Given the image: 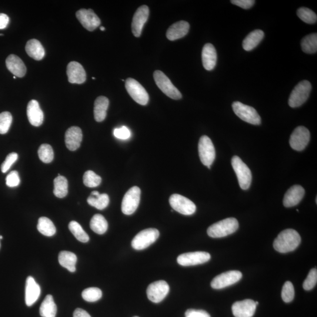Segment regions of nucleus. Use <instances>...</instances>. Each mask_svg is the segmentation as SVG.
Instances as JSON below:
<instances>
[{
    "label": "nucleus",
    "instance_id": "nucleus-56",
    "mask_svg": "<svg viewBox=\"0 0 317 317\" xmlns=\"http://www.w3.org/2000/svg\"><path fill=\"white\" fill-rule=\"evenodd\" d=\"M2 35H3V34H0V36H2Z\"/></svg>",
    "mask_w": 317,
    "mask_h": 317
},
{
    "label": "nucleus",
    "instance_id": "nucleus-3",
    "mask_svg": "<svg viewBox=\"0 0 317 317\" xmlns=\"http://www.w3.org/2000/svg\"><path fill=\"white\" fill-rule=\"evenodd\" d=\"M312 84L308 81H303L296 86L290 94L289 104L290 107L298 108L308 99L312 91Z\"/></svg>",
    "mask_w": 317,
    "mask_h": 317
},
{
    "label": "nucleus",
    "instance_id": "nucleus-38",
    "mask_svg": "<svg viewBox=\"0 0 317 317\" xmlns=\"http://www.w3.org/2000/svg\"><path fill=\"white\" fill-rule=\"evenodd\" d=\"M38 154L39 159L45 163H51L54 159V151L51 146L48 144H42L40 146Z\"/></svg>",
    "mask_w": 317,
    "mask_h": 317
},
{
    "label": "nucleus",
    "instance_id": "nucleus-22",
    "mask_svg": "<svg viewBox=\"0 0 317 317\" xmlns=\"http://www.w3.org/2000/svg\"><path fill=\"white\" fill-rule=\"evenodd\" d=\"M26 113L30 123L34 126H39L44 121V113L36 100H31L28 103Z\"/></svg>",
    "mask_w": 317,
    "mask_h": 317
},
{
    "label": "nucleus",
    "instance_id": "nucleus-44",
    "mask_svg": "<svg viewBox=\"0 0 317 317\" xmlns=\"http://www.w3.org/2000/svg\"><path fill=\"white\" fill-rule=\"evenodd\" d=\"M317 283V270L313 269L310 270L308 278L303 283V288L306 291H310L316 286Z\"/></svg>",
    "mask_w": 317,
    "mask_h": 317
},
{
    "label": "nucleus",
    "instance_id": "nucleus-13",
    "mask_svg": "<svg viewBox=\"0 0 317 317\" xmlns=\"http://www.w3.org/2000/svg\"><path fill=\"white\" fill-rule=\"evenodd\" d=\"M169 292L168 284L163 280L151 284L147 289V296L150 301L159 303L165 299Z\"/></svg>",
    "mask_w": 317,
    "mask_h": 317
},
{
    "label": "nucleus",
    "instance_id": "nucleus-46",
    "mask_svg": "<svg viewBox=\"0 0 317 317\" xmlns=\"http://www.w3.org/2000/svg\"><path fill=\"white\" fill-rule=\"evenodd\" d=\"M20 183V179L18 172L12 171L6 178V185L9 188L18 186Z\"/></svg>",
    "mask_w": 317,
    "mask_h": 317
},
{
    "label": "nucleus",
    "instance_id": "nucleus-51",
    "mask_svg": "<svg viewBox=\"0 0 317 317\" xmlns=\"http://www.w3.org/2000/svg\"><path fill=\"white\" fill-rule=\"evenodd\" d=\"M73 317H91L85 310L76 309L73 313Z\"/></svg>",
    "mask_w": 317,
    "mask_h": 317
},
{
    "label": "nucleus",
    "instance_id": "nucleus-37",
    "mask_svg": "<svg viewBox=\"0 0 317 317\" xmlns=\"http://www.w3.org/2000/svg\"><path fill=\"white\" fill-rule=\"evenodd\" d=\"M68 228L70 231L78 241L82 243H87L89 241V238L87 233L83 230L81 226L78 222L75 221L70 222Z\"/></svg>",
    "mask_w": 317,
    "mask_h": 317
},
{
    "label": "nucleus",
    "instance_id": "nucleus-8",
    "mask_svg": "<svg viewBox=\"0 0 317 317\" xmlns=\"http://www.w3.org/2000/svg\"><path fill=\"white\" fill-rule=\"evenodd\" d=\"M153 77L157 86L166 95L173 99L178 100L182 98L181 93L173 85L171 80L164 73L158 70L153 73Z\"/></svg>",
    "mask_w": 317,
    "mask_h": 317
},
{
    "label": "nucleus",
    "instance_id": "nucleus-34",
    "mask_svg": "<svg viewBox=\"0 0 317 317\" xmlns=\"http://www.w3.org/2000/svg\"><path fill=\"white\" fill-rule=\"evenodd\" d=\"M37 229L39 232L45 236L51 237L56 233L55 226L51 220L41 217L38 220Z\"/></svg>",
    "mask_w": 317,
    "mask_h": 317
},
{
    "label": "nucleus",
    "instance_id": "nucleus-11",
    "mask_svg": "<svg viewBox=\"0 0 317 317\" xmlns=\"http://www.w3.org/2000/svg\"><path fill=\"white\" fill-rule=\"evenodd\" d=\"M169 203L173 209L183 215H192L196 210L194 203L186 197L178 194L170 197Z\"/></svg>",
    "mask_w": 317,
    "mask_h": 317
},
{
    "label": "nucleus",
    "instance_id": "nucleus-47",
    "mask_svg": "<svg viewBox=\"0 0 317 317\" xmlns=\"http://www.w3.org/2000/svg\"><path fill=\"white\" fill-rule=\"evenodd\" d=\"M113 134H114L116 138L122 140L128 139L131 136V131L125 126L115 129L114 131H113Z\"/></svg>",
    "mask_w": 317,
    "mask_h": 317
},
{
    "label": "nucleus",
    "instance_id": "nucleus-39",
    "mask_svg": "<svg viewBox=\"0 0 317 317\" xmlns=\"http://www.w3.org/2000/svg\"><path fill=\"white\" fill-rule=\"evenodd\" d=\"M299 17L307 24H315L317 20V16L315 12L308 8L302 7L297 12Z\"/></svg>",
    "mask_w": 317,
    "mask_h": 317
},
{
    "label": "nucleus",
    "instance_id": "nucleus-6",
    "mask_svg": "<svg viewBox=\"0 0 317 317\" xmlns=\"http://www.w3.org/2000/svg\"><path fill=\"white\" fill-rule=\"evenodd\" d=\"M159 232L156 229L143 230L133 238L131 243L132 247L136 250L148 248L159 238Z\"/></svg>",
    "mask_w": 317,
    "mask_h": 317
},
{
    "label": "nucleus",
    "instance_id": "nucleus-52",
    "mask_svg": "<svg viewBox=\"0 0 317 317\" xmlns=\"http://www.w3.org/2000/svg\"><path fill=\"white\" fill-rule=\"evenodd\" d=\"M100 195V193L98 191H93L91 193V196H97Z\"/></svg>",
    "mask_w": 317,
    "mask_h": 317
},
{
    "label": "nucleus",
    "instance_id": "nucleus-9",
    "mask_svg": "<svg viewBox=\"0 0 317 317\" xmlns=\"http://www.w3.org/2000/svg\"><path fill=\"white\" fill-rule=\"evenodd\" d=\"M141 189L138 186H133L126 193L122 202V211L123 214L131 215L138 209L141 200Z\"/></svg>",
    "mask_w": 317,
    "mask_h": 317
},
{
    "label": "nucleus",
    "instance_id": "nucleus-12",
    "mask_svg": "<svg viewBox=\"0 0 317 317\" xmlns=\"http://www.w3.org/2000/svg\"><path fill=\"white\" fill-rule=\"evenodd\" d=\"M310 133L305 126H299L293 131L290 139V146L297 151H302L308 146Z\"/></svg>",
    "mask_w": 317,
    "mask_h": 317
},
{
    "label": "nucleus",
    "instance_id": "nucleus-40",
    "mask_svg": "<svg viewBox=\"0 0 317 317\" xmlns=\"http://www.w3.org/2000/svg\"><path fill=\"white\" fill-rule=\"evenodd\" d=\"M102 293L101 290L96 288L86 289L82 293L83 300L88 302H96L102 298Z\"/></svg>",
    "mask_w": 317,
    "mask_h": 317
},
{
    "label": "nucleus",
    "instance_id": "nucleus-32",
    "mask_svg": "<svg viewBox=\"0 0 317 317\" xmlns=\"http://www.w3.org/2000/svg\"><path fill=\"white\" fill-rule=\"evenodd\" d=\"M90 228L97 234L103 235L107 231L108 224L104 217L101 215L96 214L91 219Z\"/></svg>",
    "mask_w": 317,
    "mask_h": 317
},
{
    "label": "nucleus",
    "instance_id": "nucleus-28",
    "mask_svg": "<svg viewBox=\"0 0 317 317\" xmlns=\"http://www.w3.org/2000/svg\"><path fill=\"white\" fill-rule=\"evenodd\" d=\"M109 99L105 96H99L94 103V118L96 122L104 121L106 116V111L109 106Z\"/></svg>",
    "mask_w": 317,
    "mask_h": 317
},
{
    "label": "nucleus",
    "instance_id": "nucleus-36",
    "mask_svg": "<svg viewBox=\"0 0 317 317\" xmlns=\"http://www.w3.org/2000/svg\"><path fill=\"white\" fill-rule=\"evenodd\" d=\"M87 202L90 206L94 207L98 210H103L109 203V198L107 194L103 193L97 196H90L87 199Z\"/></svg>",
    "mask_w": 317,
    "mask_h": 317
},
{
    "label": "nucleus",
    "instance_id": "nucleus-31",
    "mask_svg": "<svg viewBox=\"0 0 317 317\" xmlns=\"http://www.w3.org/2000/svg\"><path fill=\"white\" fill-rule=\"evenodd\" d=\"M57 308L51 295L46 296L39 308V314L42 317H55Z\"/></svg>",
    "mask_w": 317,
    "mask_h": 317
},
{
    "label": "nucleus",
    "instance_id": "nucleus-19",
    "mask_svg": "<svg viewBox=\"0 0 317 317\" xmlns=\"http://www.w3.org/2000/svg\"><path fill=\"white\" fill-rule=\"evenodd\" d=\"M68 81L71 83L81 84L86 79V74L84 68L79 62H69L66 69Z\"/></svg>",
    "mask_w": 317,
    "mask_h": 317
},
{
    "label": "nucleus",
    "instance_id": "nucleus-4",
    "mask_svg": "<svg viewBox=\"0 0 317 317\" xmlns=\"http://www.w3.org/2000/svg\"><path fill=\"white\" fill-rule=\"evenodd\" d=\"M232 165L238 177L240 188L243 190H248L252 181V172L249 167L237 156L233 157Z\"/></svg>",
    "mask_w": 317,
    "mask_h": 317
},
{
    "label": "nucleus",
    "instance_id": "nucleus-20",
    "mask_svg": "<svg viewBox=\"0 0 317 317\" xmlns=\"http://www.w3.org/2000/svg\"><path fill=\"white\" fill-rule=\"evenodd\" d=\"M82 138L81 128L77 126L71 127L65 133V142L66 148L71 151H76L81 146Z\"/></svg>",
    "mask_w": 317,
    "mask_h": 317
},
{
    "label": "nucleus",
    "instance_id": "nucleus-30",
    "mask_svg": "<svg viewBox=\"0 0 317 317\" xmlns=\"http://www.w3.org/2000/svg\"><path fill=\"white\" fill-rule=\"evenodd\" d=\"M58 261L60 265L73 273L76 270V263L77 262V257L74 253L67 251H62L59 253Z\"/></svg>",
    "mask_w": 317,
    "mask_h": 317
},
{
    "label": "nucleus",
    "instance_id": "nucleus-7",
    "mask_svg": "<svg viewBox=\"0 0 317 317\" xmlns=\"http://www.w3.org/2000/svg\"><path fill=\"white\" fill-rule=\"evenodd\" d=\"M198 149L200 161L210 169L216 158L215 148L212 140L208 136H202L199 140Z\"/></svg>",
    "mask_w": 317,
    "mask_h": 317
},
{
    "label": "nucleus",
    "instance_id": "nucleus-48",
    "mask_svg": "<svg viewBox=\"0 0 317 317\" xmlns=\"http://www.w3.org/2000/svg\"><path fill=\"white\" fill-rule=\"evenodd\" d=\"M186 317H211L209 314L202 310L189 309L185 313Z\"/></svg>",
    "mask_w": 317,
    "mask_h": 317
},
{
    "label": "nucleus",
    "instance_id": "nucleus-14",
    "mask_svg": "<svg viewBox=\"0 0 317 317\" xmlns=\"http://www.w3.org/2000/svg\"><path fill=\"white\" fill-rule=\"evenodd\" d=\"M242 278V274L239 271H229L221 274L213 279L211 287L214 289H222L235 285Z\"/></svg>",
    "mask_w": 317,
    "mask_h": 317
},
{
    "label": "nucleus",
    "instance_id": "nucleus-27",
    "mask_svg": "<svg viewBox=\"0 0 317 317\" xmlns=\"http://www.w3.org/2000/svg\"><path fill=\"white\" fill-rule=\"evenodd\" d=\"M25 51L30 57L36 61H40L45 56V49L37 39L29 40L25 46Z\"/></svg>",
    "mask_w": 317,
    "mask_h": 317
},
{
    "label": "nucleus",
    "instance_id": "nucleus-42",
    "mask_svg": "<svg viewBox=\"0 0 317 317\" xmlns=\"http://www.w3.org/2000/svg\"><path fill=\"white\" fill-rule=\"evenodd\" d=\"M12 122V116L9 112L0 113V134H5L9 131Z\"/></svg>",
    "mask_w": 317,
    "mask_h": 317
},
{
    "label": "nucleus",
    "instance_id": "nucleus-55",
    "mask_svg": "<svg viewBox=\"0 0 317 317\" xmlns=\"http://www.w3.org/2000/svg\"><path fill=\"white\" fill-rule=\"evenodd\" d=\"M0 248H1V242H0Z\"/></svg>",
    "mask_w": 317,
    "mask_h": 317
},
{
    "label": "nucleus",
    "instance_id": "nucleus-35",
    "mask_svg": "<svg viewBox=\"0 0 317 317\" xmlns=\"http://www.w3.org/2000/svg\"><path fill=\"white\" fill-rule=\"evenodd\" d=\"M303 51L307 54H315L317 51V34L316 33L305 36L301 42Z\"/></svg>",
    "mask_w": 317,
    "mask_h": 317
},
{
    "label": "nucleus",
    "instance_id": "nucleus-57",
    "mask_svg": "<svg viewBox=\"0 0 317 317\" xmlns=\"http://www.w3.org/2000/svg\"><path fill=\"white\" fill-rule=\"evenodd\" d=\"M15 78H16V76H14V79H15Z\"/></svg>",
    "mask_w": 317,
    "mask_h": 317
},
{
    "label": "nucleus",
    "instance_id": "nucleus-45",
    "mask_svg": "<svg viewBox=\"0 0 317 317\" xmlns=\"http://www.w3.org/2000/svg\"><path fill=\"white\" fill-rule=\"evenodd\" d=\"M18 157L17 153L14 152L9 153V154L6 157L4 162L2 163L1 166L2 172L6 173L7 172L12 165L17 161Z\"/></svg>",
    "mask_w": 317,
    "mask_h": 317
},
{
    "label": "nucleus",
    "instance_id": "nucleus-54",
    "mask_svg": "<svg viewBox=\"0 0 317 317\" xmlns=\"http://www.w3.org/2000/svg\"><path fill=\"white\" fill-rule=\"evenodd\" d=\"M3 239V237L2 236H0V240H1Z\"/></svg>",
    "mask_w": 317,
    "mask_h": 317
},
{
    "label": "nucleus",
    "instance_id": "nucleus-15",
    "mask_svg": "<svg viewBox=\"0 0 317 317\" xmlns=\"http://www.w3.org/2000/svg\"><path fill=\"white\" fill-rule=\"evenodd\" d=\"M211 259L210 254L204 252H196L182 254L177 259L179 265L182 266H191L202 265Z\"/></svg>",
    "mask_w": 317,
    "mask_h": 317
},
{
    "label": "nucleus",
    "instance_id": "nucleus-10",
    "mask_svg": "<svg viewBox=\"0 0 317 317\" xmlns=\"http://www.w3.org/2000/svg\"><path fill=\"white\" fill-rule=\"evenodd\" d=\"M125 87L130 96L135 102L141 105H146L149 102L148 92L136 80L129 78L126 80Z\"/></svg>",
    "mask_w": 317,
    "mask_h": 317
},
{
    "label": "nucleus",
    "instance_id": "nucleus-2",
    "mask_svg": "<svg viewBox=\"0 0 317 317\" xmlns=\"http://www.w3.org/2000/svg\"><path fill=\"white\" fill-rule=\"evenodd\" d=\"M239 226L236 219L228 218L210 226L207 233L212 238H224L236 232Z\"/></svg>",
    "mask_w": 317,
    "mask_h": 317
},
{
    "label": "nucleus",
    "instance_id": "nucleus-1",
    "mask_svg": "<svg viewBox=\"0 0 317 317\" xmlns=\"http://www.w3.org/2000/svg\"><path fill=\"white\" fill-rule=\"evenodd\" d=\"M301 241V237L296 230L286 229L280 233L274 242L273 246L276 251L287 253L298 248Z\"/></svg>",
    "mask_w": 317,
    "mask_h": 317
},
{
    "label": "nucleus",
    "instance_id": "nucleus-21",
    "mask_svg": "<svg viewBox=\"0 0 317 317\" xmlns=\"http://www.w3.org/2000/svg\"><path fill=\"white\" fill-rule=\"evenodd\" d=\"M305 195V190L302 186H293L286 193L283 199V205L286 208H292L298 205L302 201Z\"/></svg>",
    "mask_w": 317,
    "mask_h": 317
},
{
    "label": "nucleus",
    "instance_id": "nucleus-16",
    "mask_svg": "<svg viewBox=\"0 0 317 317\" xmlns=\"http://www.w3.org/2000/svg\"><path fill=\"white\" fill-rule=\"evenodd\" d=\"M76 18L85 29L93 31L101 24V20L91 9H81L76 13Z\"/></svg>",
    "mask_w": 317,
    "mask_h": 317
},
{
    "label": "nucleus",
    "instance_id": "nucleus-23",
    "mask_svg": "<svg viewBox=\"0 0 317 317\" xmlns=\"http://www.w3.org/2000/svg\"><path fill=\"white\" fill-rule=\"evenodd\" d=\"M41 294V288L34 278L29 276L26 280L25 303L26 306H32L37 301Z\"/></svg>",
    "mask_w": 317,
    "mask_h": 317
},
{
    "label": "nucleus",
    "instance_id": "nucleus-5",
    "mask_svg": "<svg viewBox=\"0 0 317 317\" xmlns=\"http://www.w3.org/2000/svg\"><path fill=\"white\" fill-rule=\"evenodd\" d=\"M232 108L235 114L243 121L252 125L261 124V118L256 110L252 106L236 101L233 103Z\"/></svg>",
    "mask_w": 317,
    "mask_h": 317
},
{
    "label": "nucleus",
    "instance_id": "nucleus-33",
    "mask_svg": "<svg viewBox=\"0 0 317 317\" xmlns=\"http://www.w3.org/2000/svg\"><path fill=\"white\" fill-rule=\"evenodd\" d=\"M54 194L58 198H63L67 195L68 192V183L67 179L64 176L56 177L54 181Z\"/></svg>",
    "mask_w": 317,
    "mask_h": 317
},
{
    "label": "nucleus",
    "instance_id": "nucleus-26",
    "mask_svg": "<svg viewBox=\"0 0 317 317\" xmlns=\"http://www.w3.org/2000/svg\"><path fill=\"white\" fill-rule=\"evenodd\" d=\"M190 25L185 21H180L172 25L166 32V36L170 41H175L184 37L188 34Z\"/></svg>",
    "mask_w": 317,
    "mask_h": 317
},
{
    "label": "nucleus",
    "instance_id": "nucleus-53",
    "mask_svg": "<svg viewBox=\"0 0 317 317\" xmlns=\"http://www.w3.org/2000/svg\"><path fill=\"white\" fill-rule=\"evenodd\" d=\"M100 29H101V31H105V27H103V26H101V28H100Z\"/></svg>",
    "mask_w": 317,
    "mask_h": 317
},
{
    "label": "nucleus",
    "instance_id": "nucleus-24",
    "mask_svg": "<svg viewBox=\"0 0 317 317\" xmlns=\"http://www.w3.org/2000/svg\"><path fill=\"white\" fill-rule=\"evenodd\" d=\"M6 68L15 76L22 78L26 72V66L21 58L14 54L10 55L6 59Z\"/></svg>",
    "mask_w": 317,
    "mask_h": 317
},
{
    "label": "nucleus",
    "instance_id": "nucleus-43",
    "mask_svg": "<svg viewBox=\"0 0 317 317\" xmlns=\"http://www.w3.org/2000/svg\"><path fill=\"white\" fill-rule=\"evenodd\" d=\"M295 292L293 284L286 282L283 286L282 292V298L284 302L288 303L292 302L295 298Z\"/></svg>",
    "mask_w": 317,
    "mask_h": 317
},
{
    "label": "nucleus",
    "instance_id": "nucleus-25",
    "mask_svg": "<svg viewBox=\"0 0 317 317\" xmlns=\"http://www.w3.org/2000/svg\"><path fill=\"white\" fill-rule=\"evenodd\" d=\"M202 62L204 68L208 71H211L215 68L216 63V50L212 44H206L203 46L202 53Z\"/></svg>",
    "mask_w": 317,
    "mask_h": 317
},
{
    "label": "nucleus",
    "instance_id": "nucleus-17",
    "mask_svg": "<svg viewBox=\"0 0 317 317\" xmlns=\"http://www.w3.org/2000/svg\"><path fill=\"white\" fill-rule=\"evenodd\" d=\"M149 15V9L147 5L140 6L136 10L132 22V29L133 35L136 37H139L143 26L148 20Z\"/></svg>",
    "mask_w": 317,
    "mask_h": 317
},
{
    "label": "nucleus",
    "instance_id": "nucleus-18",
    "mask_svg": "<svg viewBox=\"0 0 317 317\" xmlns=\"http://www.w3.org/2000/svg\"><path fill=\"white\" fill-rule=\"evenodd\" d=\"M257 305L252 300L237 302L232 306V312L235 317H252L255 315Z\"/></svg>",
    "mask_w": 317,
    "mask_h": 317
},
{
    "label": "nucleus",
    "instance_id": "nucleus-29",
    "mask_svg": "<svg viewBox=\"0 0 317 317\" xmlns=\"http://www.w3.org/2000/svg\"><path fill=\"white\" fill-rule=\"evenodd\" d=\"M265 36L262 30L256 29L250 33L243 41V48L247 51H252L258 46Z\"/></svg>",
    "mask_w": 317,
    "mask_h": 317
},
{
    "label": "nucleus",
    "instance_id": "nucleus-59",
    "mask_svg": "<svg viewBox=\"0 0 317 317\" xmlns=\"http://www.w3.org/2000/svg\"><path fill=\"white\" fill-rule=\"evenodd\" d=\"M136 317V316H135V317Z\"/></svg>",
    "mask_w": 317,
    "mask_h": 317
},
{
    "label": "nucleus",
    "instance_id": "nucleus-49",
    "mask_svg": "<svg viewBox=\"0 0 317 317\" xmlns=\"http://www.w3.org/2000/svg\"><path fill=\"white\" fill-rule=\"evenodd\" d=\"M231 2L243 9H248L252 7L255 4V1H253V0H232Z\"/></svg>",
    "mask_w": 317,
    "mask_h": 317
},
{
    "label": "nucleus",
    "instance_id": "nucleus-50",
    "mask_svg": "<svg viewBox=\"0 0 317 317\" xmlns=\"http://www.w3.org/2000/svg\"><path fill=\"white\" fill-rule=\"evenodd\" d=\"M9 21L7 15L0 13V29H5L7 26Z\"/></svg>",
    "mask_w": 317,
    "mask_h": 317
},
{
    "label": "nucleus",
    "instance_id": "nucleus-41",
    "mask_svg": "<svg viewBox=\"0 0 317 317\" xmlns=\"http://www.w3.org/2000/svg\"><path fill=\"white\" fill-rule=\"evenodd\" d=\"M83 181L84 185L88 188H95L101 184L102 179L94 172L88 171L83 175Z\"/></svg>",
    "mask_w": 317,
    "mask_h": 317
},
{
    "label": "nucleus",
    "instance_id": "nucleus-58",
    "mask_svg": "<svg viewBox=\"0 0 317 317\" xmlns=\"http://www.w3.org/2000/svg\"><path fill=\"white\" fill-rule=\"evenodd\" d=\"M93 79H95V77L92 78Z\"/></svg>",
    "mask_w": 317,
    "mask_h": 317
}]
</instances>
